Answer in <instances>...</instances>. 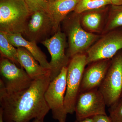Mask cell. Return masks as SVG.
Instances as JSON below:
<instances>
[{
	"instance_id": "1",
	"label": "cell",
	"mask_w": 122,
	"mask_h": 122,
	"mask_svg": "<svg viewBox=\"0 0 122 122\" xmlns=\"http://www.w3.org/2000/svg\"><path fill=\"white\" fill-rule=\"evenodd\" d=\"M50 75L33 80L30 86L22 91L8 93L0 80V109L5 122H30L44 120L50 109L45 94L50 83Z\"/></svg>"
},
{
	"instance_id": "2",
	"label": "cell",
	"mask_w": 122,
	"mask_h": 122,
	"mask_svg": "<svg viewBox=\"0 0 122 122\" xmlns=\"http://www.w3.org/2000/svg\"><path fill=\"white\" fill-rule=\"evenodd\" d=\"M32 14L25 0H0V32L23 34Z\"/></svg>"
},
{
	"instance_id": "3",
	"label": "cell",
	"mask_w": 122,
	"mask_h": 122,
	"mask_svg": "<svg viewBox=\"0 0 122 122\" xmlns=\"http://www.w3.org/2000/svg\"><path fill=\"white\" fill-rule=\"evenodd\" d=\"M63 21L65 33L68 38L66 54L70 59L77 55L86 54L101 36L83 28L81 24L80 14L74 12L73 15L67 16Z\"/></svg>"
},
{
	"instance_id": "4",
	"label": "cell",
	"mask_w": 122,
	"mask_h": 122,
	"mask_svg": "<svg viewBox=\"0 0 122 122\" xmlns=\"http://www.w3.org/2000/svg\"><path fill=\"white\" fill-rule=\"evenodd\" d=\"M87 65L86 54H83L73 57L67 66L66 91L64 101L67 114H72L75 112L83 73Z\"/></svg>"
},
{
	"instance_id": "5",
	"label": "cell",
	"mask_w": 122,
	"mask_h": 122,
	"mask_svg": "<svg viewBox=\"0 0 122 122\" xmlns=\"http://www.w3.org/2000/svg\"><path fill=\"white\" fill-rule=\"evenodd\" d=\"M98 89L110 107L121 98L122 93V50L111 59L110 65Z\"/></svg>"
},
{
	"instance_id": "6",
	"label": "cell",
	"mask_w": 122,
	"mask_h": 122,
	"mask_svg": "<svg viewBox=\"0 0 122 122\" xmlns=\"http://www.w3.org/2000/svg\"><path fill=\"white\" fill-rule=\"evenodd\" d=\"M102 35L86 53L87 65L100 60L111 59L122 50V27Z\"/></svg>"
},
{
	"instance_id": "7",
	"label": "cell",
	"mask_w": 122,
	"mask_h": 122,
	"mask_svg": "<svg viewBox=\"0 0 122 122\" xmlns=\"http://www.w3.org/2000/svg\"><path fill=\"white\" fill-rule=\"evenodd\" d=\"M67 67L51 81L45 94L47 105L52 111L53 118L59 122L66 120L67 114L64 105L66 87Z\"/></svg>"
},
{
	"instance_id": "8",
	"label": "cell",
	"mask_w": 122,
	"mask_h": 122,
	"mask_svg": "<svg viewBox=\"0 0 122 122\" xmlns=\"http://www.w3.org/2000/svg\"><path fill=\"white\" fill-rule=\"evenodd\" d=\"M0 79L6 92L13 93L30 86L33 80L23 68H18L9 59L1 57L0 61Z\"/></svg>"
},
{
	"instance_id": "9",
	"label": "cell",
	"mask_w": 122,
	"mask_h": 122,
	"mask_svg": "<svg viewBox=\"0 0 122 122\" xmlns=\"http://www.w3.org/2000/svg\"><path fill=\"white\" fill-rule=\"evenodd\" d=\"M41 43L47 48L51 56L49 64L51 81L60 74L64 67L68 66L70 60L65 52L66 35L60 28L52 37L46 39Z\"/></svg>"
},
{
	"instance_id": "10",
	"label": "cell",
	"mask_w": 122,
	"mask_h": 122,
	"mask_svg": "<svg viewBox=\"0 0 122 122\" xmlns=\"http://www.w3.org/2000/svg\"><path fill=\"white\" fill-rule=\"evenodd\" d=\"M106 106L105 99L98 88L80 93L75 110L76 120L81 121L95 116L107 115Z\"/></svg>"
},
{
	"instance_id": "11",
	"label": "cell",
	"mask_w": 122,
	"mask_h": 122,
	"mask_svg": "<svg viewBox=\"0 0 122 122\" xmlns=\"http://www.w3.org/2000/svg\"><path fill=\"white\" fill-rule=\"evenodd\" d=\"M55 33L52 18L48 13L38 11L32 13L23 34L30 41L37 42L49 38Z\"/></svg>"
},
{
	"instance_id": "12",
	"label": "cell",
	"mask_w": 122,
	"mask_h": 122,
	"mask_svg": "<svg viewBox=\"0 0 122 122\" xmlns=\"http://www.w3.org/2000/svg\"><path fill=\"white\" fill-rule=\"evenodd\" d=\"M111 60H100L89 64L83 73L80 93L99 88L105 78Z\"/></svg>"
},
{
	"instance_id": "13",
	"label": "cell",
	"mask_w": 122,
	"mask_h": 122,
	"mask_svg": "<svg viewBox=\"0 0 122 122\" xmlns=\"http://www.w3.org/2000/svg\"><path fill=\"white\" fill-rule=\"evenodd\" d=\"M17 49L19 63L33 80L45 75H50L49 70L38 64L28 51L22 47H18Z\"/></svg>"
},
{
	"instance_id": "14",
	"label": "cell",
	"mask_w": 122,
	"mask_h": 122,
	"mask_svg": "<svg viewBox=\"0 0 122 122\" xmlns=\"http://www.w3.org/2000/svg\"><path fill=\"white\" fill-rule=\"evenodd\" d=\"M80 0H55L50 2L49 14L52 20L55 32L60 28L61 22L69 14L74 11Z\"/></svg>"
},
{
	"instance_id": "15",
	"label": "cell",
	"mask_w": 122,
	"mask_h": 122,
	"mask_svg": "<svg viewBox=\"0 0 122 122\" xmlns=\"http://www.w3.org/2000/svg\"><path fill=\"white\" fill-rule=\"evenodd\" d=\"M7 35L9 41L14 46L26 49L32 55L42 67L50 70L49 62L47 61L45 54L37 46L36 42L27 41L20 33H7Z\"/></svg>"
},
{
	"instance_id": "16",
	"label": "cell",
	"mask_w": 122,
	"mask_h": 122,
	"mask_svg": "<svg viewBox=\"0 0 122 122\" xmlns=\"http://www.w3.org/2000/svg\"><path fill=\"white\" fill-rule=\"evenodd\" d=\"M94 10L86 11L80 14L82 26L90 32L102 33L107 18L100 12Z\"/></svg>"
},
{
	"instance_id": "17",
	"label": "cell",
	"mask_w": 122,
	"mask_h": 122,
	"mask_svg": "<svg viewBox=\"0 0 122 122\" xmlns=\"http://www.w3.org/2000/svg\"><path fill=\"white\" fill-rule=\"evenodd\" d=\"M0 52L1 57L9 59L16 65H20L17 49L9 41L7 33L2 32H0Z\"/></svg>"
},
{
	"instance_id": "18",
	"label": "cell",
	"mask_w": 122,
	"mask_h": 122,
	"mask_svg": "<svg viewBox=\"0 0 122 122\" xmlns=\"http://www.w3.org/2000/svg\"><path fill=\"white\" fill-rule=\"evenodd\" d=\"M111 11L106 20L102 34L122 27V5H112Z\"/></svg>"
},
{
	"instance_id": "19",
	"label": "cell",
	"mask_w": 122,
	"mask_h": 122,
	"mask_svg": "<svg viewBox=\"0 0 122 122\" xmlns=\"http://www.w3.org/2000/svg\"><path fill=\"white\" fill-rule=\"evenodd\" d=\"M109 5H111L110 0H80L74 11L81 14L86 11L98 9Z\"/></svg>"
},
{
	"instance_id": "20",
	"label": "cell",
	"mask_w": 122,
	"mask_h": 122,
	"mask_svg": "<svg viewBox=\"0 0 122 122\" xmlns=\"http://www.w3.org/2000/svg\"><path fill=\"white\" fill-rule=\"evenodd\" d=\"M31 13L43 11L49 13L50 2L47 0H25Z\"/></svg>"
},
{
	"instance_id": "21",
	"label": "cell",
	"mask_w": 122,
	"mask_h": 122,
	"mask_svg": "<svg viewBox=\"0 0 122 122\" xmlns=\"http://www.w3.org/2000/svg\"><path fill=\"white\" fill-rule=\"evenodd\" d=\"M109 117L112 122H122V98L110 107Z\"/></svg>"
},
{
	"instance_id": "22",
	"label": "cell",
	"mask_w": 122,
	"mask_h": 122,
	"mask_svg": "<svg viewBox=\"0 0 122 122\" xmlns=\"http://www.w3.org/2000/svg\"><path fill=\"white\" fill-rule=\"evenodd\" d=\"M94 122H112L109 116L107 115H98L92 117Z\"/></svg>"
},
{
	"instance_id": "23",
	"label": "cell",
	"mask_w": 122,
	"mask_h": 122,
	"mask_svg": "<svg viewBox=\"0 0 122 122\" xmlns=\"http://www.w3.org/2000/svg\"><path fill=\"white\" fill-rule=\"evenodd\" d=\"M111 5H122V0H110Z\"/></svg>"
},
{
	"instance_id": "24",
	"label": "cell",
	"mask_w": 122,
	"mask_h": 122,
	"mask_svg": "<svg viewBox=\"0 0 122 122\" xmlns=\"http://www.w3.org/2000/svg\"><path fill=\"white\" fill-rule=\"evenodd\" d=\"M75 122H94L93 118H89L84 119V120H81V121H77L76 120Z\"/></svg>"
},
{
	"instance_id": "25",
	"label": "cell",
	"mask_w": 122,
	"mask_h": 122,
	"mask_svg": "<svg viewBox=\"0 0 122 122\" xmlns=\"http://www.w3.org/2000/svg\"><path fill=\"white\" fill-rule=\"evenodd\" d=\"M0 122H5L3 120L2 117V110L0 109Z\"/></svg>"
},
{
	"instance_id": "26",
	"label": "cell",
	"mask_w": 122,
	"mask_h": 122,
	"mask_svg": "<svg viewBox=\"0 0 122 122\" xmlns=\"http://www.w3.org/2000/svg\"><path fill=\"white\" fill-rule=\"evenodd\" d=\"M32 122H45L44 120H40V119H34Z\"/></svg>"
},
{
	"instance_id": "27",
	"label": "cell",
	"mask_w": 122,
	"mask_h": 122,
	"mask_svg": "<svg viewBox=\"0 0 122 122\" xmlns=\"http://www.w3.org/2000/svg\"><path fill=\"white\" fill-rule=\"evenodd\" d=\"M47 0L49 2H53V1H54L55 0Z\"/></svg>"
},
{
	"instance_id": "28",
	"label": "cell",
	"mask_w": 122,
	"mask_h": 122,
	"mask_svg": "<svg viewBox=\"0 0 122 122\" xmlns=\"http://www.w3.org/2000/svg\"><path fill=\"white\" fill-rule=\"evenodd\" d=\"M59 122H66V120H62V121H60Z\"/></svg>"
},
{
	"instance_id": "29",
	"label": "cell",
	"mask_w": 122,
	"mask_h": 122,
	"mask_svg": "<svg viewBox=\"0 0 122 122\" xmlns=\"http://www.w3.org/2000/svg\"><path fill=\"white\" fill-rule=\"evenodd\" d=\"M121 98H122V95H121Z\"/></svg>"
}]
</instances>
